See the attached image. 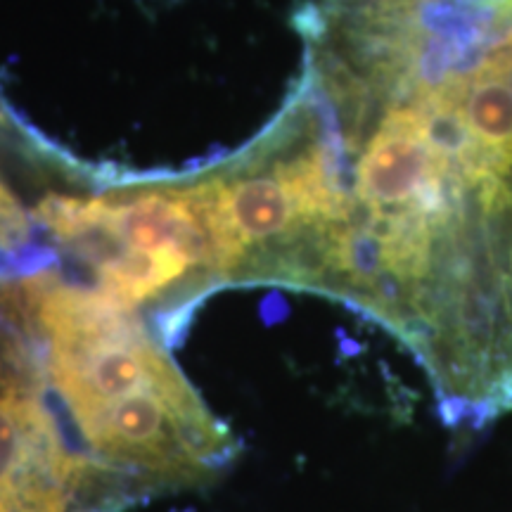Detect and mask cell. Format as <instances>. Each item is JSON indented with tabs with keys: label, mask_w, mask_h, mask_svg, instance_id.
I'll use <instances>...</instances> for the list:
<instances>
[{
	"label": "cell",
	"mask_w": 512,
	"mask_h": 512,
	"mask_svg": "<svg viewBox=\"0 0 512 512\" xmlns=\"http://www.w3.org/2000/svg\"><path fill=\"white\" fill-rule=\"evenodd\" d=\"M22 285H0V512H83L107 475L62 432Z\"/></svg>",
	"instance_id": "4"
},
{
	"label": "cell",
	"mask_w": 512,
	"mask_h": 512,
	"mask_svg": "<svg viewBox=\"0 0 512 512\" xmlns=\"http://www.w3.org/2000/svg\"><path fill=\"white\" fill-rule=\"evenodd\" d=\"M53 392L107 477L145 489L202 484L238 453L136 311L55 273L19 280Z\"/></svg>",
	"instance_id": "2"
},
{
	"label": "cell",
	"mask_w": 512,
	"mask_h": 512,
	"mask_svg": "<svg viewBox=\"0 0 512 512\" xmlns=\"http://www.w3.org/2000/svg\"><path fill=\"white\" fill-rule=\"evenodd\" d=\"M290 112L328 188L297 287L394 332L451 427L512 413V22L309 43Z\"/></svg>",
	"instance_id": "1"
},
{
	"label": "cell",
	"mask_w": 512,
	"mask_h": 512,
	"mask_svg": "<svg viewBox=\"0 0 512 512\" xmlns=\"http://www.w3.org/2000/svg\"><path fill=\"white\" fill-rule=\"evenodd\" d=\"M34 216L93 268L105 297L128 309L162 297L190 273L240 278L245 264L214 176L100 197L48 195Z\"/></svg>",
	"instance_id": "3"
},
{
	"label": "cell",
	"mask_w": 512,
	"mask_h": 512,
	"mask_svg": "<svg viewBox=\"0 0 512 512\" xmlns=\"http://www.w3.org/2000/svg\"><path fill=\"white\" fill-rule=\"evenodd\" d=\"M29 238V216L0 178V252H10Z\"/></svg>",
	"instance_id": "5"
}]
</instances>
